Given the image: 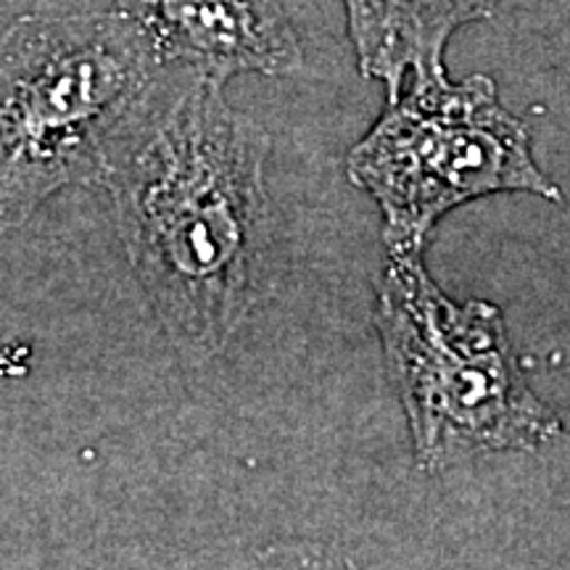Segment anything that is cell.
Segmentation results:
<instances>
[{
    "instance_id": "obj_6",
    "label": "cell",
    "mask_w": 570,
    "mask_h": 570,
    "mask_svg": "<svg viewBox=\"0 0 570 570\" xmlns=\"http://www.w3.org/2000/svg\"><path fill=\"white\" fill-rule=\"evenodd\" d=\"M502 0H344L356 67L383 82L389 104L407 77L446 75L444 53L462 27L491 19Z\"/></svg>"
},
{
    "instance_id": "obj_3",
    "label": "cell",
    "mask_w": 570,
    "mask_h": 570,
    "mask_svg": "<svg viewBox=\"0 0 570 570\" xmlns=\"http://www.w3.org/2000/svg\"><path fill=\"white\" fill-rule=\"evenodd\" d=\"M375 331L425 473L481 454L537 452L562 436L558 412L533 394L502 309L454 302L423 256L391 259L377 277Z\"/></svg>"
},
{
    "instance_id": "obj_7",
    "label": "cell",
    "mask_w": 570,
    "mask_h": 570,
    "mask_svg": "<svg viewBox=\"0 0 570 570\" xmlns=\"http://www.w3.org/2000/svg\"><path fill=\"white\" fill-rule=\"evenodd\" d=\"M32 367V346L19 338L0 336V381L24 377Z\"/></svg>"
},
{
    "instance_id": "obj_1",
    "label": "cell",
    "mask_w": 570,
    "mask_h": 570,
    "mask_svg": "<svg viewBox=\"0 0 570 570\" xmlns=\"http://www.w3.org/2000/svg\"><path fill=\"white\" fill-rule=\"evenodd\" d=\"M269 148L225 82L173 69L106 173L132 273L185 360L223 354L269 294Z\"/></svg>"
},
{
    "instance_id": "obj_4",
    "label": "cell",
    "mask_w": 570,
    "mask_h": 570,
    "mask_svg": "<svg viewBox=\"0 0 570 570\" xmlns=\"http://www.w3.org/2000/svg\"><path fill=\"white\" fill-rule=\"evenodd\" d=\"M346 177L381 209L389 259L423 256L433 227L470 202L497 194L562 202L533 159L529 125L504 109L487 75L412 77L348 151Z\"/></svg>"
},
{
    "instance_id": "obj_5",
    "label": "cell",
    "mask_w": 570,
    "mask_h": 570,
    "mask_svg": "<svg viewBox=\"0 0 570 570\" xmlns=\"http://www.w3.org/2000/svg\"><path fill=\"white\" fill-rule=\"evenodd\" d=\"M161 63L227 82L238 75L291 77L304 48L281 0H114Z\"/></svg>"
},
{
    "instance_id": "obj_2",
    "label": "cell",
    "mask_w": 570,
    "mask_h": 570,
    "mask_svg": "<svg viewBox=\"0 0 570 570\" xmlns=\"http://www.w3.org/2000/svg\"><path fill=\"white\" fill-rule=\"evenodd\" d=\"M169 75L117 9L11 21L0 32V235L61 190L104 188Z\"/></svg>"
}]
</instances>
